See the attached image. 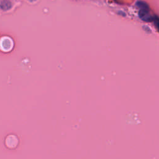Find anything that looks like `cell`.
<instances>
[{"label":"cell","mask_w":159,"mask_h":159,"mask_svg":"<svg viewBox=\"0 0 159 159\" xmlns=\"http://www.w3.org/2000/svg\"><path fill=\"white\" fill-rule=\"evenodd\" d=\"M136 4L139 8H140V10H149L148 4L144 1H138Z\"/></svg>","instance_id":"cell-2"},{"label":"cell","mask_w":159,"mask_h":159,"mask_svg":"<svg viewBox=\"0 0 159 159\" xmlns=\"http://www.w3.org/2000/svg\"><path fill=\"white\" fill-rule=\"evenodd\" d=\"M0 6H1V8L3 10H8L11 8V4L10 3L9 1H6V0H4V1L1 2Z\"/></svg>","instance_id":"cell-3"},{"label":"cell","mask_w":159,"mask_h":159,"mask_svg":"<svg viewBox=\"0 0 159 159\" xmlns=\"http://www.w3.org/2000/svg\"><path fill=\"white\" fill-rule=\"evenodd\" d=\"M139 14L140 19L146 22H150L154 19V17L150 15L149 10H140Z\"/></svg>","instance_id":"cell-1"}]
</instances>
